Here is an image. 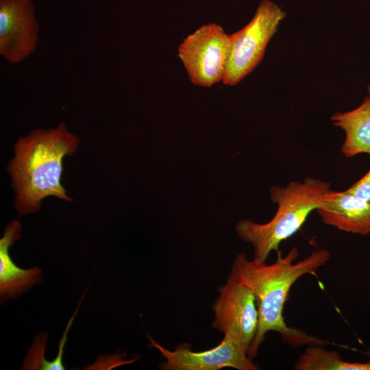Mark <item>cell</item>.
I'll list each match as a JSON object with an SVG mask.
<instances>
[{
    "mask_svg": "<svg viewBox=\"0 0 370 370\" xmlns=\"http://www.w3.org/2000/svg\"><path fill=\"white\" fill-rule=\"evenodd\" d=\"M39 25L32 0H0V54L18 64L36 49Z\"/></svg>",
    "mask_w": 370,
    "mask_h": 370,
    "instance_id": "ba28073f",
    "label": "cell"
},
{
    "mask_svg": "<svg viewBox=\"0 0 370 370\" xmlns=\"http://www.w3.org/2000/svg\"><path fill=\"white\" fill-rule=\"evenodd\" d=\"M295 370H370V362H349L321 345H309L296 360Z\"/></svg>",
    "mask_w": 370,
    "mask_h": 370,
    "instance_id": "7c38bea8",
    "label": "cell"
},
{
    "mask_svg": "<svg viewBox=\"0 0 370 370\" xmlns=\"http://www.w3.org/2000/svg\"><path fill=\"white\" fill-rule=\"evenodd\" d=\"M85 293L86 292L82 295L74 314H73L72 317L69 321L67 326L66 329L64 330V334L59 343L58 354L57 355V357L52 362L47 361L43 367L44 370H64L65 369L64 365H62V356H63V353H64V347L66 342L68 332L69 331L72 322L77 314V312L79 308V306L82 303V301L84 297Z\"/></svg>",
    "mask_w": 370,
    "mask_h": 370,
    "instance_id": "4fadbf2b",
    "label": "cell"
},
{
    "mask_svg": "<svg viewBox=\"0 0 370 370\" xmlns=\"http://www.w3.org/2000/svg\"><path fill=\"white\" fill-rule=\"evenodd\" d=\"M18 220L11 221L5 227L0 239V301L1 304L21 296L42 281V269L39 267L24 269L18 267L9 254V248L21 236Z\"/></svg>",
    "mask_w": 370,
    "mask_h": 370,
    "instance_id": "30bf717a",
    "label": "cell"
},
{
    "mask_svg": "<svg viewBox=\"0 0 370 370\" xmlns=\"http://www.w3.org/2000/svg\"><path fill=\"white\" fill-rule=\"evenodd\" d=\"M331 120L345 132L341 151L345 157L370 154V97L351 111L335 113Z\"/></svg>",
    "mask_w": 370,
    "mask_h": 370,
    "instance_id": "8fae6325",
    "label": "cell"
},
{
    "mask_svg": "<svg viewBox=\"0 0 370 370\" xmlns=\"http://www.w3.org/2000/svg\"><path fill=\"white\" fill-rule=\"evenodd\" d=\"M79 143V138L69 132L64 123L56 128L34 130L18 139L7 170L19 214L37 212L47 197L73 201L61 184L63 159L73 155Z\"/></svg>",
    "mask_w": 370,
    "mask_h": 370,
    "instance_id": "7a4b0ae2",
    "label": "cell"
},
{
    "mask_svg": "<svg viewBox=\"0 0 370 370\" xmlns=\"http://www.w3.org/2000/svg\"><path fill=\"white\" fill-rule=\"evenodd\" d=\"M330 190L328 182L313 177H307L303 182L292 181L284 187L272 186L270 197L278 205L273 217L265 223L242 220L236 224V232L252 245L254 259L266 261L271 251L281 252L280 243L301 229Z\"/></svg>",
    "mask_w": 370,
    "mask_h": 370,
    "instance_id": "3957f363",
    "label": "cell"
},
{
    "mask_svg": "<svg viewBox=\"0 0 370 370\" xmlns=\"http://www.w3.org/2000/svg\"><path fill=\"white\" fill-rule=\"evenodd\" d=\"M150 346L158 349L165 359L159 367L163 370H219L231 367L238 370H258L259 366L249 358L247 352L233 336L224 334L217 346L205 351L194 352L190 345H178L172 351L157 343L149 334Z\"/></svg>",
    "mask_w": 370,
    "mask_h": 370,
    "instance_id": "52a82bcc",
    "label": "cell"
},
{
    "mask_svg": "<svg viewBox=\"0 0 370 370\" xmlns=\"http://www.w3.org/2000/svg\"><path fill=\"white\" fill-rule=\"evenodd\" d=\"M323 223L348 233L370 234V201L347 190H330L316 209Z\"/></svg>",
    "mask_w": 370,
    "mask_h": 370,
    "instance_id": "9c48e42d",
    "label": "cell"
},
{
    "mask_svg": "<svg viewBox=\"0 0 370 370\" xmlns=\"http://www.w3.org/2000/svg\"><path fill=\"white\" fill-rule=\"evenodd\" d=\"M232 49L231 34L214 23L203 25L179 45L177 56L190 82L210 88L223 82Z\"/></svg>",
    "mask_w": 370,
    "mask_h": 370,
    "instance_id": "277c9868",
    "label": "cell"
},
{
    "mask_svg": "<svg viewBox=\"0 0 370 370\" xmlns=\"http://www.w3.org/2000/svg\"><path fill=\"white\" fill-rule=\"evenodd\" d=\"M347 190L365 200L370 201V169Z\"/></svg>",
    "mask_w": 370,
    "mask_h": 370,
    "instance_id": "5bb4252c",
    "label": "cell"
},
{
    "mask_svg": "<svg viewBox=\"0 0 370 370\" xmlns=\"http://www.w3.org/2000/svg\"><path fill=\"white\" fill-rule=\"evenodd\" d=\"M277 256L274 263L267 264L254 258L249 260L246 254H240L234 258L230 273L247 286L256 298L258 324L247 353L252 360L257 356L266 334L271 331L279 332L282 341L291 346L329 344L328 341L288 326L284 321L283 310L292 286L305 275H315L319 269L330 260V251L326 249H317L296 262L299 251L295 247L284 257H282L281 252Z\"/></svg>",
    "mask_w": 370,
    "mask_h": 370,
    "instance_id": "6da1fadb",
    "label": "cell"
},
{
    "mask_svg": "<svg viewBox=\"0 0 370 370\" xmlns=\"http://www.w3.org/2000/svg\"><path fill=\"white\" fill-rule=\"evenodd\" d=\"M367 354L370 356V345L367 349Z\"/></svg>",
    "mask_w": 370,
    "mask_h": 370,
    "instance_id": "9a60e30c",
    "label": "cell"
},
{
    "mask_svg": "<svg viewBox=\"0 0 370 370\" xmlns=\"http://www.w3.org/2000/svg\"><path fill=\"white\" fill-rule=\"evenodd\" d=\"M285 16V12L277 4L268 0L262 1L252 19L231 34V54L222 82L223 84L235 86L256 68Z\"/></svg>",
    "mask_w": 370,
    "mask_h": 370,
    "instance_id": "5b68a950",
    "label": "cell"
},
{
    "mask_svg": "<svg viewBox=\"0 0 370 370\" xmlns=\"http://www.w3.org/2000/svg\"><path fill=\"white\" fill-rule=\"evenodd\" d=\"M367 90H368L369 94L370 95V85L367 86Z\"/></svg>",
    "mask_w": 370,
    "mask_h": 370,
    "instance_id": "2e32d148",
    "label": "cell"
},
{
    "mask_svg": "<svg viewBox=\"0 0 370 370\" xmlns=\"http://www.w3.org/2000/svg\"><path fill=\"white\" fill-rule=\"evenodd\" d=\"M219 296L212 306L213 329L234 337L248 353L258 324V309L253 291L230 273L217 288Z\"/></svg>",
    "mask_w": 370,
    "mask_h": 370,
    "instance_id": "8992f818",
    "label": "cell"
}]
</instances>
